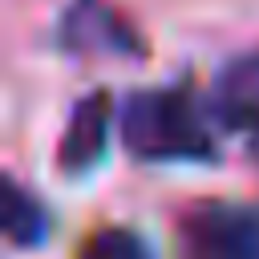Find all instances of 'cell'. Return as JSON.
<instances>
[{
    "label": "cell",
    "instance_id": "3",
    "mask_svg": "<svg viewBox=\"0 0 259 259\" xmlns=\"http://www.w3.org/2000/svg\"><path fill=\"white\" fill-rule=\"evenodd\" d=\"M61 45L85 57H117V61L146 57V36L109 0H73L61 12Z\"/></svg>",
    "mask_w": 259,
    "mask_h": 259
},
{
    "label": "cell",
    "instance_id": "4",
    "mask_svg": "<svg viewBox=\"0 0 259 259\" xmlns=\"http://www.w3.org/2000/svg\"><path fill=\"white\" fill-rule=\"evenodd\" d=\"M109 125H113V97L105 89H93L85 93L69 121H65V134H61V146H57V166L61 174L69 178H81L89 174L93 166H101L105 158V146H109Z\"/></svg>",
    "mask_w": 259,
    "mask_h": 259
},
{
    "label": "cell",
    "instance_id": "7",
    "mask_svg": "<svg viewBox=\"0 0 259 259\" xmlns=\"http://www.w3.org/2000/svg\"><path fill=\"white\" fill-rule=\"evenodd\" d=\"M77 259H154V247L134 227H101L81 243Z\"/></svg>",
    "mask_w": 259,
    "mask_h": 259
},
{
    "label": "cell",
    "instance_id": "2",
    "mask_svg": "<svg viewBox=\"0 0 259 259\" xmlns=\"http://www.w3.org/2000/svg\"><path fill=\"white\" fill-rule=\"evenodd\" d=\"M174 259H259V198H206L178 214Z\"/></svg>",
    "mask_w": 259,
    "mask_h": 259
},
{
    "label": "cell",
    "instance_id": "8",
    "mask_svg": "<svg viewBox=\"0 0 259 259\" xmlns=\"http://www.w3.org/2000/svg\"><path fill=\"white\" fill-rule=\"evenodd\" d=\"M251 158L259 162V134H255V142H251Z\"/></svg>",
    "mask_w": 259,
    "mask_h": 259
},
{
    "label": "cell",
    "instance_id": "1",
    "mask_svg": "<svg viewBox=\"0 0 259 259\" xmlns=\"http://www.w3.org/2000/svg\"><path fill=\"white\" fill-rule=\"evenodd\" d=\"M121 142L142 162H210L214 138L186 85L138 89L121 105Z\"/></svg>",
    "mask_w": 259,
    "mask_h": 259
},
{
    "label": "cell",
    "instance_id": "5",
    "mask_svg": "<svg viewBox=\"0 0 259 259\" xmlns=\"http://www.w3.org/2000/svg\"><path fill=\"white\" fill-rule=\"evenodd\" d=\"M206 109L227 130H259V49L219 69Z\"/></svg>",
    "mask_w": 259,
    "mask_h": 259
},
{
    "label": "cell",
    "instance_id": "6",
    "mask_svg": "<svg viewBox=\"0 0 259 259\" xmlns=\"http://www.w3.org/2000/svg\"><path fill=\"white\" fill-rule=\"evenodd\" d=\"M49 206L28 190L20 186L12 174H4V239L8 247L16 251H28V247H40L49 239Z\"/></svg>",
    "mask_w": 259,
    "mask_h": 259
}]
</instances>
